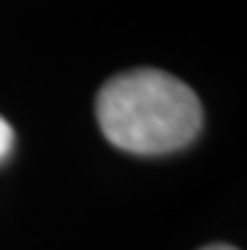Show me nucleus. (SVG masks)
Instances as JSON below:
<instances>
[{"label": "nucleus", "mask_w": 247, "mask_h": 250, "mask_svg": "<svg viewBox=\"0 0 247 250\" xmlns=\"http://www.w3.org/2000/svg\"><path fill=\"white\" fill-rule=\"evenodd\" d=\"M104 137L132 154H169L187 146L202 126L197 94L156 68H134L104 83L96 99Z\"/></svg>", "instance_id": "1"}, {"label": "nucleus", "mask_w": 247, "mask_h": 250, "mask_svg": "<svg viewBox=\"0 0 247 250\" xmlns=\"http://www.w3.org/2000/svg\"><path fill=\"white\" fill-rule=\"evenodd\" d=\"M10 149H13V129L3 116H0V162L10 154Z\"/></svg>", "instance_id": "2"}, {"label": "nucleus", "mask_w": 247, "mask_h": 250, "mask_svg": "<svg viewBox=\"0 0 247 250\" xmlns=\"http://www.w3.org/2000/svg\"><path fill=\"white\" fill-rule=\"evenodd\" d=\"M202 250H237V248H232V245H207V248H202Z\"/></svg>", "instance_id": "3"}]
</instances>
